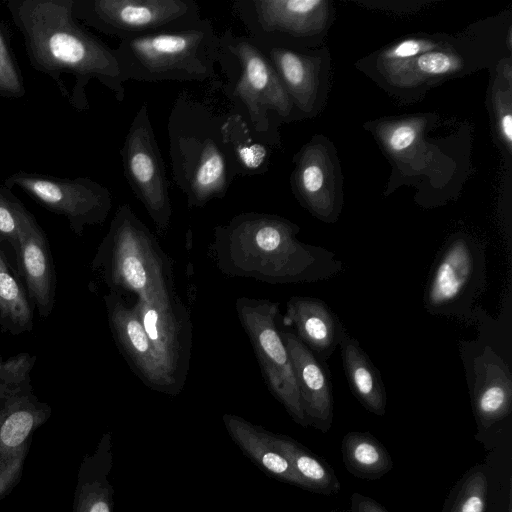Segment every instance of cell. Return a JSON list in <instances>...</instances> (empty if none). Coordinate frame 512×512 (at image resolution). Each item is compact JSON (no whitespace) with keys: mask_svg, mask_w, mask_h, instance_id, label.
Masks as SVG:
<instances>
[{"mask_svg":"<svg viewBox=\"0 0 512 512\" xmlns=\"http://www.w3.org/2000/svg\"><path fill=\"white\" fill-rule=\"evenodd\" d=\"M73 3V0H8L5 5L23 36L31 67L50 76L75 110H89L86 87L92 80L110 90L121 103L128 80L116 50L79 23Z\"/></svg>","mask_w":512,"mask_h":512,"instance_id":"1","label":"cell"},{"mask_svg":"<svg viewBox=\"0 0 512 512\" xmlns=\"http://www.w3.org/2000/svg\"><path fill=\"white\" fill-rule=\"evenodd\" d=\"M298 232L277 215L240 213L214 228L211 252L223 274L269 284L315 283L344 271L335 252L299 241Z\"/></svg>","mask_w":512,"mask_h":512,"instance_id":"2","label":"cell"},{"mask_svg":"<svg viewBox=\"0 0 512 512\" xmlns=\"http://www.w3.org/2000/svg\"><path fill=\"white\" fill-rule=\"evenodd\" d=\"M222 117L186 92L174 101L167 121L172 178L189 208L226 196L238 176L222 135Z\"/></svg>","mask_w":512,"mask_h":512,"instance_id":"3","label":"cell"},{"mask_svg":"<svg viewBox=\"0 0 512 512\" xmlns=\"http://www.w3.org/2000/svg\"><path fill=\"white\" fill-rule=\"evenodd\" d=\"M217 64L223 90L252 134L268 146L279 144L278 126L294 115V105L257 43L231 29L219 35Z\"/></svg>","mask_w":512,"mask_h":512,"instance_id":"4","label":"cell"},{"mask_svg":"<svg viewBox=\"0 0 512 512\" xmlns=\"http://www.w3.org/2000/svg\"><path fill=\"white\" fill-rule=\"evenodd\" d=\"M91 269L120 295L130 293L147 301L176 296L170 257L129 204L117 208Z\"/></svg>","mask_w":512,"mask_h":512,"instance_id":"5","label":"cell"},{"mask_svg":"<svg viewBox=\"0 0 512 512\" xmlns=\"http://www.w3.org/2000/svg\"><path fill=\"white\" fill-rule=\"evenodd\" d=\"M219 47L209 19L176 30L120 40L115 48L127 80L205 81L215 74Z\"/></svg>","mask_w":512,"mask_h":512,"instance_id":"6","label":"cell"},{"mask_svg":"<svg viewBox=\"0 0 512 512\" xmlns=\"http://www.w3.org/2000/svg\"><path fill=\"white\" fill-rule=\"evenodd\" d=\"M83 24L120 40L190 27L200 21L194 0H73Z\"/></svg>","mask_w":512,"mask_h":512,"instance_id":"7","label":"cell"},{"mask_svg":"<svg viewBox=\"0 0 512 512\" xmlns=\"http://www.w3.org/2000/svg\"><path fill=\"white\" fill-rule=\"evenodd\" d=\"M486 285L485 248L467 236H456L440 250L424 294L432 315L471 318Z\"/></svg>","mask_w":512,"mask_h":512,"instance_id":"8","label":"cell"},{"mask_svg":"<svg viewBox=\"0 0 512 512\" xmlns=\"http://www.w3.org/2000/svg\"><path fill=\"white\" fill-rule=\"evenodd\" d=\"M235 308L268 389L296 423L308 426L291 360L277 327L279 304L268 299L240 297Z\"/></svg>","mask_w":512,"mask_h":512,"instance_id":"9","label":"cell"},{"mask_svg":"<svg viewBox=\"0 0 512 512\" xmlns=\"http://www.w3.org/2000/svg\"><path fill=\"white\" fill-rule=\"evenodd\" d=\"M119 153L128 185L164 236L172 217L169 182L145 102L133 117Z\"/></svg>","mask_w":512,"mask_h":512,"instance_id":"10","label":"cell"},{"mask_svg":"<svg viewBox=\"0 0 512 512\" xmlns=\"http://www.w3.org/2000/svg\"><path fill=\"white\" fill-rule=\"evenodd\" d=\"M3 185L19 187L46 210L66 217L77 236L83 235L86 226L103 224L112 208L110 190L88 177L59 178L20 170Z\"/></svg>","mask_w":512,"mask_h":512,"instance_id":"11","label":"cell"},{"mask_svg":"<svg viewBox=\"0 0 512 512\" xmlns=\"http://www.w3.org/2000/svg\"><path fill=\"white\" fill-rule=\"evenodd\" d=\"M52 409L35 395L31 381L0 396V500L20 482L34 432Z\"/></svg>","mask_w":512,"mask_h":512,"instance_id":"12","label":"cell"},{"mask_svg":"<svg viewBox=\"0 0 512 512\" xmlns=\"http://www.w3.org/2000/svg\"><path fill=\"white\" fill-rule=\"evenodd\" d=\"M132 306L169 382L172 395H177L186 380L192 344V324L187 308L177 296L161 301L136 299Z\"/></svg>","mask_w":512,"mask_h":512,"instance_id":"13","label":"cell"},{"mask_svg":"<svg viewBox=\"0 0 512 512\" xmlns=\"http://www.w3.org/2000/svg\"><path fill=\"white\" fill-rule=\"evenodd\" d=\"M322 5L321 0H236L231 10L256 43L294 49L313 33Z\"/></svg>","mask_w":512,"mask_h":512,"instance_id":"14","label":"cell"},{"mask_svg":"<svg viewBox=\"0 0 512 512\" xmlns=\"http://www.w3.org/2000/svg\"><path fill=\"white\" fill-rule=\"evenodd\" d=\"M103 299L115 343L132 370L151 389L172 395L169 382L133 306H129L122 295L111 291Z\"/></svg>","mask_w":512,"mask_h":512,"instance_id":"15","label":"cell"},{"mask_svg":"<svg viewBox=\"0 0 512 512\" xmlns=\"http://www.w3.org/2000/svg\"><path fill=\"white\" fill-rule=\"evenodd\" d=\"M287 348L307 425L327 432L333 421V393L327 362L294 333L280 331Z\"/></svg>","mask_w":512,"mask_h":512,"instance_id":"16","label":"cell"},{"mask_svg":"<svg viewBox=\"0 0 512 512\" xmlns=\"http://www.w3.org/2000/svg\"><path fill=\"white\" fill-rule=\"evenodd\" d=\"M14 252L17 272L35 309L42 318H48L55 303L57 277L48 238L33 214Z\"/></svg>","mask_w":512,"mask_h":512,"instance_id":"17","label":"cell"},{"mask_svg":"<svg viewBox=\"0 0 512 512\" xmlns=\"http://www.w3.org/2000/svg\"><path fill=\"white\" fill-rule=\"evenodd\" d=\"M472 404L481 428H490L512 410V376L509 366L486 346L472 363Z\"/></svg>","mask_w":512,"mask_h":512,"instance_id":"18","label":"cell"},{"mask_svg":"<svg viewBox=\"0 0 512 512\" xmlns=\"http://www.w3.org/2000/svg\"><path fill=\"white\" fill-rule=\"evenodd\" d=\"M283 322L325 362L348 334L338 315L323 300L312 297H291L286 304Z\"/></svg>","mask_w":512,"mask_h":512,"instance_id":"19","label":"cell"},{"mask_svg":"<svg viewBox=\"0 0 512 512\" xmlns=\"http://www.w3.org/2000/svg\"><path fill=\"white\" fill-rule=\"evenodd\" d=\"M112 437L104 433L93 453L79 466L72 512H113L114 487L109 475L113 465Z\"/></svg>","mask_w":512,"mask_h":512,"instance_id":"20","label":"cell"},{"mask_svg":"<svg viewBox=\"0 0 512 512\" xmlns=\"http://www.w3.org/2000/svg\"><path fill=\"white\" fill-rule=\"evenodd\" d=\"M222 419L233 442L261 470L282 482L301 487L288 460L270 442L267 430L235 414L226 413Z\"/></svg>","mask_w":512,"mask_h":512,"instance_id":"21","label":"cell"},{"mask_svg":"<svg viewBox=\"0 0 512 512\" xmlns=\"http://www.w3.org/2000/svg\"><path fill=\"white\" fill-rule=\"evenodd\" d=\"M343 368L351 392L369 412L383 416L387 397L379 370L349 333L340 344Z\"/></svg>","mask_w":512,"mask_h":512,"instance_id":"22","label":"cell"},{"mask_svg":"<svg viewBox=\"0 0 512 512\" xmlns=\"http://www.w3.org/2000/svg\"><path fill=\"white\" fill-rule=\"evenodd\" d=\"M257 45L273 66L294 107L308 111L314 92L312 61L295 49Z\"/></svg>","mask_w":512,"mask_h":512,"instance_id":"23","label":"cell"},{"mask_svg":"<svg viewBox=\"0 0 512 512\" xmlns=\"http://www.w3.org/2000/svg\"><path fill=\"white\" fill-rule=\"evenodd\" d=\"M34 304L18 272L0 248V328L11 335L31 332Z\"/></svg>","mask_w":512,"mask_h":512,"instance_id":"24","label":"cell"},{"mask_svg":"<svg viewBox=\"0 0 512 512\" xmlns=\"http://www.w3.org/2000/svg\"><path fill=\"white\" fill-rule=\"evenodd\" d=\"M267 435L276 450L290 463L302 488L326 495L339 491L337 477L321 459L286 435L268 430Z\"/></svg>","mask_w":512,"mask_h":512,"instance_id":"25","label":"cell"},{"mask_svg":"<svg viewBox=\"0 0 512 512\" xmlns=\"http://www.w3.org/2000/svg\"><path fill=\"white\" fill-rule=\"evenodd\" d=\"M222 135L238 176L262 175L269 169L270 146L252 134L240 115L232 112L223 119Z\"/></svg>","mask_w":512,"mask_h":512,"instance_id":"26","label":"cell"},{"mask_svg":"<svg viewBox=\"0 0 512 512\" xmlns=\"http://www.w3.org/2000/svg\"><path fill=\"white\" fill-rule=\"evenodd\" d=\"M341 451L345 467L358 478L378 479L393 467L385 447L369 433L349 432L342 440Z\"/></svg>","mask_w":512,"mask_h":512,"instance_id":"27","label":"cell"},{"mask_svg":"<svg viewBox=\"0 0 512 512\" xmlns=\"http://www.w3.org/2000/svg\"><path fill=\"white\" fill-rule=\"evenodd\" d=\"M488 479L482 467L471 469L460 482L449 512H485Z\"/></svg>","mask_w":512,"mask_h":512,"instance_id":"28","label":"cell"},{"mask_svg":"<svg viewBox=\"0 0 512 512\" xmlns=\"http://www.w3.org/2000/svg\"><path fill=\"white\" fill-rule=\"evenodd\" d=\"M31 215L10 189L0 186V245L7 242L15 250Z\"/></svg>","mask_w":512,"mask_h":512,"instance_id":"29","label":"cell"},{"mask_svg":"<svg viewBox=\"0 0 512 512\" xmlns=\"http://www.w3.org/2000/svg\"><path fill=\"white\" fill-rule=\"evenodd\" d=\"M25 95L20 67L12 52L7 30L0 22V97L14 99Z\"/></svg>","mask_w":512,"mask_h":512,"instance_id":"30","label":"cell"},{"mask_svg":"<svg viewBox=\"0 0 512 512\" xmlns=\"http://www.w3.org/2000/svg\"><path fill=\"white\" fill-rule=\"evenodd\" d=\"M35 361L36 356L26 352L11 356L7 360L0 356V396L30 382Z\"/></svg>","mask_w":512,"mask_h":512,"instance_id":"31","label":"cell"},{"mask_svg":"<svg viewBox=\"0 0 512 512\" xmlns=\"http://www.w3.org/2000/svg\"><path fill=\"white\" fill-rule=\"evenodd\" d=\"M417 66L424 73L443 74L453 68V61L445 53L428 52L418 57Z\"/></svg>","mask_w":512,"mask_h":512,"instance_id":"32","label":"cell"},{"mask_svg":"<svg viewBox=\"0 0 512 512\" xmlns=\"http://www.w3.org/2000/svg\"><path fill=\"white\" fill-rule=\"evenodd\" d=\"M416 139V131L412 126L401 125L392 131L389 136V146L394 151H403L409 148Z\"/></svg>","mask_w":512,"mask_h":512,"instance_id":"33","label":"cell"},{"mask_svg":"<svg viewBox=\"0 0 512 512\" xmlns=\"http://www.w3.org/2000/svg\"><path fill=\"white\" fill-rule=\"evenodd\" d=\"M423 49L422 43L415 40H406L398 44L392 51V58H408L417 55Z\"/></svg>","mask_w":512,"mask_h":512,"instance_id":"34","label":"cell"},{"mask_svg":"<svg viewBox=\"0 0 512 512\" xmlns=\"http://www.w3.org/2000/svg\"><path fill=\"white\" fill-rule=\"evenodd\" d=\"M353 498L355 500L356 512H388L378 502L369 497L354 494Z\"/></svg>","mask_w":512,"mask_h":512,"instance_id":"35","label":"cell"},{"mask_svg":"<svg viewBox=\"0 0 512 512\" xmlns=\"http://www.w3.org/2000/svg\"><path fill=\"white\" fill-rule=\"evenodd\" d=\"M501 131L508 144L512 141V117L511 114L503 115L501 119Z\"/></svg>","mask_w":512,"mask_h":512,"instance_id":"36","label":"cell"}]
</instances>
